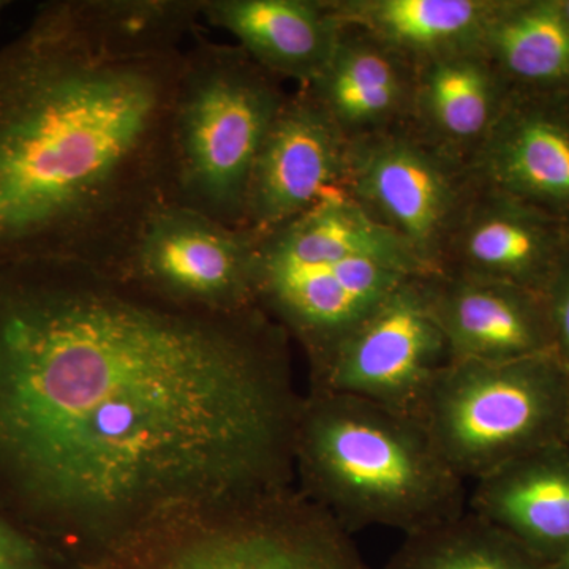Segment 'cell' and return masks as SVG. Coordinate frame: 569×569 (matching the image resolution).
I'll return each mask as SVG.
<instances>
[{
	"label": "cell",
	"mask_w": 569,
	"mask_h": 569,
	"mask_svg": "<svg viewBox=\"0 0 569 569\" xmlns=\"http://www.w3.org/2000/svg\"><path fill=\"white\" fill-rule=\"evenodd\" d=\"M452 361L508 362L556 353L548 305L526 288L455 272L425 279Z\"/></svg>",
	"instance_id": "cell-12"
},
{
	"label": "cell",
	"mask_w": 569,
	"mask_h": 569,
	"mask_svg": "<svg viewBox=\"0 0 569 569\" xmlns=\"http://www.w3.org/2000/svg\"><path fill=\"white\" fill-rule=\"evenodd\" d=\"M485 48L505 70L522 80L548 82L569 74V22L560 3L512 11L497 7L479 51Z\"/></svg>",
	"instance_id": "cell-21"
},
{
	"label": "cell",
	"mask_w": 569,
	"mask_h": 569,
	"mask_svg": "<svg viewBox=\"0 0 569 569\" xmlns=\"http://www.w3.org/2000/svg\"><path fill=\"white\" fill-rule=\"evenodd\" d=\"M419 279L399 266L353 258L305 266L254 264L258 307L320 365L400 284Z\"/></svg>",
	"instance_id": "cell-9"
},
{
	"label": "cell",
	"mask_w": 569,
	"mask_h": 569,
	"mask_svg": "<svg viewBox=\"0 0 569 569\" xmlns=\"http://www.w3.org/2000/svg\"><path fill=\"white\" fill-rule=\"evenodd\" d=\"M418 419L455 473L478 481L512 460L569 441V377L556 353L452 361Z\"/></svg>",
	"instance_id": "cell-6"
},
{
	"label": "cell",
	"mask_w": 569,
	"mask_h": 569,
	"mask_svg": "<svg viewBox=\"0 0 569 569\" xmlns=\"http://www.w3.org/2000/svg\"><path fill=\"white\" fill-rule=\"evenodd\" d=\"M301 492L353 535H403L466 511V486L419 419L359 397L312 391L295 432Z\"/></svg>",
	"instance_id": "cell-3"
},
{
	"label": "cell",
	"mask_w": 569,
	"mask_h": 569,
	"mask_svg": "<svg viewBox=\"0 0 569 569\" xmlns=\"http://www.w3.org/2000/svg\"><path fill=\"white\" fill-rule=\"evenodd\" d=\"M9 6L10 2H7V0H0V17H2V11L6 10Z\"/></svg>",
	"instance_id": "cell-27"
},
{
	"label": "cell",
	"mask_w": 569,
	"mask_h": 569,
	"mask_svg": "<svg viewBox=\"0 0 569 569\" xmlns=\"http://www.w3.org/2000/svg\"><path fill=\"white\" fill-rule=\"evenodd\" d=\"M376 258L419 279L443 274L399 234L373 219L347 189L331 190L282 227L257 238V266L336 263Z\"/></svg>",
	"instance_id": "cell-15"
},
{
	"label": "cell",
	"mask_w": 569,
	"mask_h": 569,
	"mask_svg": "<svg viewBox=\"0 0 569 569\" xmlns=\"http://www.w3.org/2000/svg\"><path fill=\"white\" fill-rule=\"evenodd\" d=\"M550 569H569V549L561 559L557 560L556 563L550 565Z\"/></svg>",
	"instance_id": "cell-25"
},
{
	"label": "cell",
	"mask_w": 569,
	"mask_h": 569,
	"mask_svg": "<svg viewBox=\"0 0 569 569\" xmlns=\"http://www.w3.org/2000/svg\"><path fill=\"white\" fill-rule=\"evenodd\" d=\"M201 0H52L0 48V268L121 276L174 203L173 116Z\"/></svg>",
	"instance_id": "cell-2"
},
{
	"label": "cell",
	"mask_w": 569,
	"mask_h": 569,
	"mask_svg": "<svg viewBox=\"0 0 569 569\" xmlns=\"http://www.w3.org/2000/svg\"><path fill=\"white\" fill-rule=\"evenodd\" d=\"M287 97L242 48L198 28L174 107V203L241 230L253 164Z\"/></svg>",
	"instance_id": "cell-4"
},
{
	"label": "cell",
	"mask_w": 569,
	"mask_h": 569,
	"mask_svg": "<svg viewBox=\"0 0 569 569\" xmlns=\"http://www.w3.org/2000/svg\"><path fill=\"white\" fill-rule=\"evenodd\" d=\"M305 86L350 141L392 121L411 96L402 56L346 26L331 61Z\"/></svg>",
	"instance_id": "cell-16"
},
{
	"label": "cell",
	"mask_w": 569,
	"mask_h": 569,
	"mask_svg": "<svg viewBox=\"0 0 569 569\" xmlns=\"http://www.w3.org/2000/svg\"><path fill=\"white\" fill-rule=\"evenodd\" d=\"M468 509L549 567L556 563L569 549V441L475 481Z\"/></svg>",
	"instance_id": "cell-13"
},
{
	"label": "cell",
	"mask_w": 569,
	"mask_h": 569,
	"mask_svg": "<svg viewBox=\"0 0 569 569\" xmlns=\"http://www.w3.org/2000/svg\"><path fill=\"white\" fill-rule=\"evenodd\" d=\"M548 310L553 336V350L569 377V272L553 283Z\"/></svg>",
	"instance_id": "cell-24"
},
{
	"label": "cell",
	"mask_w": 569,
	"mask_h": 569,
	"mask_svg": "<svg viewBox=\"0 0 569 569\" xmlns=\"http://www.w3.org/2000/svg\"><path fill=\"white\" fill-rule=\"evenodd\" d=\"M346 189L373 219L445 272L438 246L456 220L459 192L440 159L402 137L350 141Z\"/></svg>",
	"instance_id": "cell-11"
},
{
	"label": "cell",
	"mask_w": 569,
	"mask_h": 569,
	"mask_svg": "<svg viewBox=\"0 0 569 569\" xmlns=\"http://www.w3.org/2000/svg\"><path fill=\"white\" fill-rule=\"evenodd\" d=\"M455 274L496 280L530 290L545 242L529 220L500 206L477 209L460 230Z\"/></svg>",
	"instance_id": "cell-20"
},
{
	"label": "cell",
	"mask_w": 569,
	"mask_h": 569,
	"mask_svg": "<svg viewBox=\"0 0 569 569\" xmlns=\"http://www.w3.org/2000/svg\"><path fill=\"white\" fill-rule=\"evenodd\" d=\"M481 52L443 56L427 62L417 88L426 121L452 141L478 140L496 114V81Z\"/></svg>",
	"instance_id": "cell-19"
},
{
	"label": "cell",
	"mask_w": 569,
	"mask_h": 569,
	"mask_svg": "<svg viewBox=\"0 0 569 569\" xmlns=\"http://www.w3.org/2000/svg\"><path fill=\"white\" fill-rule=\"evenodd\" d=\"M77 569H370L301 490H264L129 539Z\"/></svg>",
	"instance_id": "cell-5"
},
{
	"label": "cell",
	"mask_w": 569,
	"mask_h": 569,
	"mask_svg": "<svg viewBox=\"0 0 569 569\" xmlns=\"http://www.w3.org/2000/svg\"><path fill=\"white\" fill-rule=\"evenodd\" d=\"M257 238L178 203L157 209L121 277L171 305L212 313L257 309Z\"/></svg>",
	"instance_id": "cell-8"
},
{
	"label": "cell",
	"mask_w": 569,
	"mask_h": 569,
	"mask_svg": "<svg viewBox=\"0 0 569 569\" xmlns=\"http://www.w3.org/2000/svg\"><path fill=\"white\" fill-rule=\"evenodd\" d=\"M488 168L509 190L568 201L569 133L542 118L523 119L493 140Z\"/></svg>",
	"instance_id": "cell-22"
},
{
	"label": "cell",
	"mask_w": 569,
	"mask_h": 569,
	"mask_svg": "<svg viewBox=\"0 0 569 569\" xmlns=\"http://www.w3.org/2000/svg\"><path fill=\"white\" fill-rule=\"evenodd\" d=\"M561 11H563L565 18H567L569 22V0L568 2L560 3Z\"/></svg>",
	"instance_id": "cell-26"
},
{
	"label": "cell",
	"mask_w": 569,
	"mask_h": 569,
	"mask_svg": "<svg viewBox=\"0 0 569 569\" xmlns=\"http://www.w3.org/2000/svg\"><path fill=\"white\" fill-rule=\"evenodd\" d=\"M301 402L260 307L187 309L84 264L0 268V507L77 568L291 486Z\"/></svg>",
	"instance_id": "cell-1"
},
{
	"label": "cell",
	"mask_w": 569,
	"mask_h": 569,
	"mask_svg": "<svg viewBox=\"0 0 569 569\" xmlns=\"http://www.w3.org/2000/svg\"><path fill=\"white\" fill-rule=\"evenodd\" d=\"M451 362L425 279L408 280L312 367V391L359 397L418 419Z\"/></svg>",
	"instance_id": "cell-7"
},
{
	"label": "cell",
	"mask_w": 569,
	"mask_h": 569,
	"mask_svg": "<svg viewBox=\"0 0 569 569\" xmlns=\"http://www.w3.org/2000/svg\"><path fill=\"white\" fill-rule=\"evenodd\" d=\"M348 151L350 140L306 86L288 96L253 164L241 230L258 238L346 189Z\"/></svg>",
	"instance_id": "cell-10"
},
{
	"label": "cell",
	"mask_w": 569,
	"mask_h": 569,
	"mask_svg": "<svg viewBox=\"0 0 569 569\" xmlns=\"http://www.w3.org/2000/svg\"><path fill=\"white\" fill-rule=\"evenodd\" d=\"M0 569H77L67 557L37 537L0 507Z\"/></svg>",
	"instance_id": "cell-23"
},
{
	"label": "cell",
	"mask_w": 569,
	"mask_h": 569,
	"mask_svg": "<svg viewBox=\"0 0 569 569\" xmlns=\"http://www.w3.org/2000/svg\"><path fill=\"white\" fill-rule=\"evenodd\" d=\"M201 18L266 71L302 86L320 77L343 33L329 2L316 0H201Z\"/></svg>",
	"instance_id": "cell-14"
},
{
	"label": "cell",
	"mask_w": 569,
	"mask_h": 569,
	"mask_svg": "<svg viewBox=\"0 0 569 569\" xmlns=\"http://www.w3.org/2000/svg\"><path fill=\"white\" fill-rule=\"evenodd\" d=\"M385 569H550L488 520L462 515L406 535Z\"/></svg>",
	"instance_id": "cell-18"
},
{
	"label": "cell",
	"mask_w": 569,
	"mask_h": 569,
	"mask_svg": "<svg viewBox=\"0 0 569 569\" xmlns=\"http://www.w3.org/2000/svg\"><path fill=\"white\" fill-rule=\"evenodd\" d=\"M346 28L362 29L389 50L427 62L479 51L497 3L485 0H350L329 2Z\"/></svg>",
	"instance_id": "cell-17"
}]
</instances>
